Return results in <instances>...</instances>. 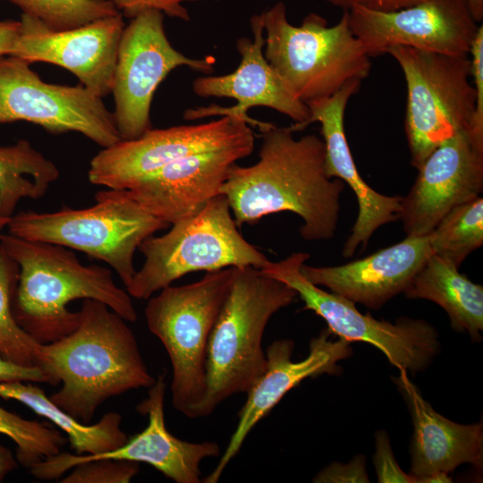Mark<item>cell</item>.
Returning <instances> with one entry per match:
<instances>
[{
    "label": "cell",
    "instance_id": "6da1fadb",
    "mask_svg": "<svg viewBox=\"0 0 483 483\" xmlns=\"http://www.w3.org/2000/svg\"><path fill=\"white\" fill-rule=\"evenodd\" d=\"M289 127L263 132L258 161L233 164L223 183V194L238 227L281 212L298 215L301 236L308 242L335 236L340 197L345 184L329 178L325 169V143L315 134L300 139Z\"/></svg>",
    "mask_w": 483,
    "mask_h": 483
},
{
    "label": "cell",
    "instance_id": "7a4b0ae2",
    "mask_svg": "<svg viewBox=\"0 0 483 483\" xmlns=\"http://www.w3.org/2000/svg\"><path fill=\"white\" fill-rule=\"evenodd\" d=\"M75 330L42 344L40 368L51 386L62 387L51 401L75 419L89 424L106 401L156 381L127 321L105 303L85 299Z\"/></svg>",
    "mask_w": 483,
    "mask_h": 483
},
{
    "label": "cell",
    "instance_id": "3957f363",
    "mask_svg": "<svg viewBox=\"0 0 483 483\" xmlns=\"http://www.w3.org/2000/svg\"><path fill=\"white\" fill-rule=\"evenodd\" d=\"M0 246L20 268L13 302L15 319L39 343L76 329L80 312L68 309L75 300H96L127 322L137 320L131 295L116 284L108 267L83 265L64 246L10 233L0 234Z\"/></svg>",
    "mask_w": 483,
    "mask_h": 483
},
{
    "label": "cell",
    "instance_id": "277c9868",
    "mask_svg": "<svg viewBox=\"0 0 483 483\" xmlns=\"http://www.w3.org/2000/svg\"><path fill=\"white\" fill-rule=\"evenodd\" d=\"M297 292L260 268L234 267L229 293L212 329L207 352V387L198 418L210 415L233 394H246L267 368L266 326Z\"/></svg>",
    "mask_w": 483,
    "mask_h": 483
},
{
    "label": "cell",
    "instance_id": "5b68a950",
    "mask_svg": "<svg viewBox=\"0 0 483 483\" xmlns=\"http://www.w3.org/2000/svg\"><path fill=\"white\" fill-rule=\"evenodd\" d=\"M260 16L267 34L264 56L301 102L330 97L347 82L369 76L370 57L349 26L347 10L333 26L315 13L294 26L283 2Z\"/></svg>",
    "mask_w": 483,
    "mask_h": 483
},
{
    "label": "cell",
    "instance_id": "8992f818",
    "mask_svg": "<svg viewBox=\"0 0 483 483\" xmlns=\"http://www.w3.org/2000/svg\"><path fill=\"white\" fill-rule=\"evenodd\" d=\"M169 225L146 211L127 190H101L84 208L55 212L20 211L8 233L84 252L111 267L125 288L136 272L134 255L148 237Z\"/></svg>",
    "mask_w": 483,
    "mask_h": 483
},
{
    "label": "cell",
    "instance_id": "52a82bcc",
    "mask_svg": "<svg viewBox=\"0 0 483 483\" xmlns=\"http://www.w3.org/2000/svg\"><path fill=\"white\" fill-rule=\"evenodd\" d=\"M234 267L208 271L197 282L166 286L148 300L144 315L172 366V403L184 416L198 418L207 387L208 340L229 293Z\"/></svg>",
    "mask_w": 483,
    "mask_h": 483
},
{
    "label": "cell",
    "instance_id": "ba28073f",
    "mask_svg": "<svg viewBox=\"0 0 483 483\" xmlns=\"http://www.w3.org/2000/svg\"><path fill=\"white\" fill-rule=\"evenodd\" d=\"M138 250L145 260L126 287L137 300L149 299L189 273L245 266L261 268L267 261L241 234L223 194L172 224L166 233L148 237Z\"/></svg>",
    "mask_w": 483,
    "mask_h": 483
},
{
    "label": "cell",
    "instance_id": "9c48e42d",
    "mask_svg": "<svg viewBox=\"0 0 483 483\" xmlns=\"http://www.w3.org/2000/svg\"><path fill=\"white\" fill-rule=\"evenodd\" d=\"M386 54L405 79V133L411 165L419 169L439 145L469 131L476 98L470 58L400 46Z\"/></svg>",
    "mask_w": 483,
    "mask_h": 483
},
{
    "label": "cell",
    "instance_id": "30bf717a",
    "mask_svg": "<svg viewBox=\"0 0 483 483\" xmlns=\"http://www.w3.org/2000/svg\"><path fill=\"white\" fill-rule=\"evenodd\" d=\"M309 257L294 252L280 261L267 260L260 269L294 289L303 309L321 317L339 338L374 345L399 369L416 373L429 365L438 350L437 333L429 323L403 318L392 324L360 312L354 302L322 290L301 274V267Z\"/></svg>",
    "mask_w": 483,
    "mask_h": 483
},
{
    "label": "cell",
    "instance_id": "8fae6325",
    "mask_svg": "<svg viewBox=\"0 0 483 483\" xmlns=\"http://www.w3.org/2000/svg\"><path fill=\"white\" fill-rule=\"evenodd\" d=\"M212 57L192 59L173 47L164 28V13L140 12L124 27L117 53L112 93L114 123L121 140L140 137L150 130V106L158 85L182 65L208 74Z\"/></svg>",
    "mask_w": 483,
    "mask_h": 483
},
{
    "label": "cell",
    "instance_id": "7c38bea8",
    "mask_svg": "<svg viewBox=\"0 0 483 483\" xmlns=\"http://www.w3.org/2000/svg\"><path fill=\"white\" fill-rule=\"evenodd\" d=\"M30 65L17 56L0 57V124L25 121L52 134L76 131L102 148L121 140L102 97L82 85L45 82Z\"/></svg>",
    "mask_w": 483,
    "mask_h": 483
},
{
    "label": "cell",
    "instance_id": "4fadbf2b",
    "mask_svg": "<svg viewBox=\"0 0 483 483\" xmlns=\"http://www.w3.org/2000/svg\"><path fill=\"white\" fill-rule=\"evenodd\" d=\"M347 11L349 26L370 58L397 46L469 55L479 27L468 0H423L393 12L360 5Z\"/></svg>",
    "mask_w": 483,
    "mask_h": 483
},
{
    "label": "cell",
    "instance_id": "5bb4252c",
    "mask_svg": "<svg viewBox=\"0 0 483 483\" xmlns=\"http://www.w3.org/2000/svg\"><path fill=\"white\" fill-rule=\"evenodd\" d=\"M253 131L239 115H223L208 123L150 129L134 140H121L102 148L90 161L91 184L127 190L142 177L187 156L214 149Z\"/></svg>",
    "mask_w": 483,
    "mask_h": 483
},
{
    "label": "cell",
    "instance_id": "9a60e30c",
    "mask_svg": "<svg viewBox=\"0 0 483 483\" xmlns=\"http://www.w3.org/2000/svg\"><path fill=\"white\" fill-rule=\"evenodd\" d=\"M165 374H160L148 388L147 398L136 407L139 413L148 416L147 427L120 447L97 454H73L62 451L38 463L33 469L34 476L41 480L58 479L81 462L114 459L147 463L176 483L202 482L201 462L219 456V445L212 441L182 440L168 431L165 421Z\"/></svg>",
    "mask_w": 483,
    "mask_h": 483
},
{
    "label": "cell",
    "instance_id": "2e32d148",
    "mask_svg": "<svg viewBox=\"0 0 483 483\" xmlns=\"http://www.w3.org/2000/svg\"><path fill=\"white\" fill-rule=\"evenodd\" d=\"M21 31L10 55L30 64L59 65L73 73L81 85L104 97L112 92L119 43L125 27L123 13L64 30L21 14Z\"/></svg>",
    "mask_w": 483,
    "mask_h": 483
},
{
    "label": "cell",
    "instance_id": "e0dca14e",
    "mask_svg": "<svg viewBox=\"0 0 483 483\" xmlns=\"http://www.w3.org/2000/svg\"><path fill=\"white\" fill-rule=\"evenodd\" d=\"M250 22L253 39L240 38L236 41V48L241 55L237 69L229 74L201 76L192 83V90L197 96L233 98L237 100L236 106L221 107L211 105L188 109L183 114L184 118L196 120L212 115H239L249 125L258 127L264 132L275 125L250 118L247 111L253 106H266L294 121L295 123L291 126L294 131L305 129L309 118L308 106L290 92L264 56L261 16H252Z\"/></svg>",
    "mask_w": 483,
    "mask_h": 483
},
{
    "label": "cell",
    "instance_id": "ac0fdd59",
    "mask_svg": "<svg viewBox=\"0 0 483 483\" xmlns=\"http://www.w3.org/2000/svg\"><path fill=\"white\" fill-rule=\"evenodd\" d=\"M417 179L402 197L400 219L407 236L429 234L454 207L473 200L483 191V148L462 131L439 145L418 169Z\"/></svg>",
    "mask_w": 483,
    "mask_h": 483
},
{
    "label": "cell",
    "instance_id": "d6986e66",
    "mask_svg": "<svg viewBox=\"0 0 483 483\" xmlns=\"http://www.w3.org/2000/svg\"><path fill=\"white\" fill-rule=\"evenodd\" d=\"M253 148L254 134L178 159L138 180L127 191L146 211L172 225L219 195L230 167Z\"/></svg>",
    "mask_w": 483,
    "mask_h": 483
},
{
    "label": "cell",
    "instance_id": "ffe728a7",
    "mask_svg": "<svg viewBox=\"0 0 483 483\" xmlns=\"http://www.w3.org/2000/svg\"><path fill=\"white\" fill-rule=\"evenodd\" d=\"M331 332L323 330L313 338L309 353L293 361L294 343L290 339L274 341L267 349V368L246 393V401L238 413V423L216 468L203 479L216 483L229 462L237 455L252 428L280 402L284 395L307 377L338 372L337 362L352 353L350 342L329 339Z\"/></svg>",
    "mask_w": 483,
    "mask_h": 483
},
{
    "label": "cell",
    "instance_id": "44dd1931",
    "mask_svg": "<svg viewBox=\"0 0 483 483\" xmlns=\"http://www.w3.org/2000/svg\"><path fill=\"white\" fill-rule=\"evenodd\" d=\"M360 80H351L330 97L306 103L309 118L305 128L312 123L321 124L325 143V169L329 178L340 179L355 193L358 216L351 233L343 247V257L351 258L360 248H366L374 233L400 217L402 197L386 196L361 178L349 147L345 130L344 114L349 100L359 92Z\"/></svg>",
    "mask_w": 483,
    "mask_h": 483
},
{
    "label": "cell",
    "instance_id": "7402d4cb",
    "mask_svg": "<svg viewBox=\"0 0 483 483\" xmlns=\"http://www.w3.org/2000/svg\"><path fill=\"white\" fill-rule=\"evenodd\" d=\"M432 254L429 234L407 236L361 259L335 267L302 264L301 272L318 286L377 309L403 292Z\"/></svg>",
    "mask_w": 483,
    "mask_h": 483
},
{
    "label": "cell",
    "instance_id": "603a6c76",
    "mask_svg": "<svg viewBox=\"0 0 483 483\" xmlns=\"http://www.w3.org/2000/svg\"><path fill=\"white\" fill-rule=\"evenodd\" d=\"M400 370L394 382L407 401L414 425L411 475L420 483L452 482L448 473L461 464L481 468L482 424L462 425L440 415L409 380L407 371Z\"/></svg>",
    "mask_w": 483,
    "mask_h": 483
},
{
    "label": "cell",
    "instance_id": "cb8c5ba5",
    "mask_svg": "<svg viewBox=\"0 0 483 483\" xmlns=\"http://www.w3.org/2000/svg\"><path fill=\"white\" fill-rule=\"evenodd\" d=\"M458 268L432 254L403 292L410 299L436 302L445 310L453 329L467 331L479 340L483 330V287Z\"/></svg>",
    "mask_w": 483,
    "mask_h": 483
},
{
    "label": "cell",
    "instance_id": "d4e9b609",
    "mask_svg": "<svg viewBox=\"0 0 483 483\" xmlns=\"http://www.w3.org/2000/svg\"><path fill=\"white\" fill-rule=\"evenodd\" d=\"M0 397L20 402L54 423L68 436L76 454L112 451L128 440L118 412H107L95 424L81 423L54 403L40 387L30 383L0 382Z\"/></svg>",
    "mask_w": 483,
    "mask_h": 483
},
{
    "label": "cell",
    "instance_id": "484cf974",
    "mask_svg": "<svg viewBox=\"0 0 483 483\" xmlns=\"http://www.w3.org/2000/svg\"><path fill=\"white\" fill-rule=\"evenodd\" d=\"M59 175L55 164L27 140L0 145V215L11 217L21 199L42 198Z\"/></svg>",
    "mask_w": 483,
    "mask_h": 483
},
{
    "label": "cell",
    "instance_id": "4316f807",
    "mask_svg": "<svg viewBox=\"0 0 483 483\" xmlns=\"http://www.w3.org/2000/svg\"><path fill=\"white\" fill-rule=\"evenodd\" d=\"M19 272L18 264L0 246V355L17 365L40 368L42 343L18 324L13 311Z\"/></svg>",
    "mask_w": 483,
    "mask_h": 483
},
{
    "label": "cell",
    "instance_id": "83f0119b",
    "mask_svg": "<svg viewBox=\"0 0 483 483\" xmlns=\"http://www.w3.org/2000/svg\"><path fill=\"white\" fill-rule=\"evenodd\" d=\"M433 254L460 267L483 244V199L452 208L429 233Z\"/></svg>",
    "mask_w": 483,
    "mask_h": 483
},
{
    "label": "cell",
    "instance_id": "f1b7e54d",
    "mask_svg": "<svg viewBox=\"0 0 483 483\" xmlns=\"http://www.w3.org/2000/svg\"><path fill=\"white\" fill-rule=\"evenodd\" d=\"M0 434L14 442L15 457L19 464L28 470L62 452L68 441L48 423L23 419L1 406Z\"/></svg>",
    "mask_w": 483,
    "mask_h": 483
},
{
    "label": "cell",
    "instance_id": "f546056e",
    "mask_svg": "<svg viewBox=\"0 0 483 483\" xmlns=\"http://www.w3.org/2000/svg\"><path fill=\"white\" fill-rule=\"evenodd\" d=\"M54 30L76 28L121 12L112 0H0Z\"/></svg>",
    "mask_w": 483,
    "mask_h": 483
},
{
    "label": "cell",
    "instance_id": "4dcf8cb0",
    "mask_svg": "<svg viewBox=\"0 0 483 483\" xmlns=\"http://www.w3.org/2000/svg\"><path fill=\"white\" fill-rule=\"evenodd\" d=\"M60 482L62 483H128L139 472L138 462L97 459L77 464Z\"/></svg>",
    "mask_w": 483,
    "mask_h": 483
},
{
    "label": "cell",
    "instance_id": "1f68e13d",
    "mask_svg": "<svg viewBox=\"0 0 483 483\" xmlns=\"http://www.w3.org/2000/svg\"><path fill=\"white\" fill-rule=\"evenodd\" d=\"M470 76L476 91L474 112L469 134L471 140L483 148V25L480 24L470 49Z\"/></svg>",
    "mask_w": 483,
    "mask_h": 483
},
{
    "label": "cell",
    "instance_id": "d6a6232c",
    "mask_svg": "<svg viewBox=\"0 0 483 483\" xmlns=\"http://www.w3.org/2000/svg\"><path fill=\"white\" fill-rule=\"evenodd\" d=\"M376 448L374 462L379 482H417L413 476L406 474L398 466L391 450L388 437L384 432L377 434Z\"/></svg>",
    "mask_w": 483,
    "mask_h": 483
},
{
    "label": "cell",
    "instance_id": "836d02e7",
    "mask_svg": "<svg viewBox=\"0 0 483 483\" xmlns=\"http://www.w3.org/2000/svg\"><path fill=\"white\" fill-rule=\"evenodd\" d=\"M119 11L127 18L132 19L140 12L157 8L173 18L184 21L190 20L186 8L182 4L183 2L199 0H112Z\"/></svg>",
    "mask_w": 483,
    "mask_h": 483
},
{
    "label": "cell",
    "instance_id": "e575fe53",
    "mask_svg": "<svg viewBox=\"0 0 483 483\" xmlns=\"http://www.w3.org/2000/svg\"><path fill=\"white\" fill-rule=\"evenodd\" d=\"M313 481L318 483L369 482L365 458L357 456L348 464L332 463L322 470Z\"/></svg>",
    "mask_w": 483,
    "mask_h": 483
},
{
    "label": "cell",
    "instance_id": "d590c367",
    "mask_svg": "<svg viewBox=\"0 0 483 483\" xmlns=\"http://www.w3.org/2000/svg\"><path fill=\"white\" fill-rule=\"evenodd\" d=\"M33 382L51 385L46 372L38 367H25L13 363L0 355V382Z\"/></svg>",
    "mask_w": 483,
    "mask_h": 483
},
{
    "label": "cell",
    "instance_id": "8d00e7d4",
    "mask_svg": "<svg viewBox=\"0 0 483 483\" xmlns=\"http://www.w3.org/2000/svg\"><path fill=\"white\" fill-rule=\"evenodd\" d=\"M326 3L348 10L353 5L380 11L393 12L414 5L423 0H324Z\"/></svg>",
    "mask_w": 483,
    "mask_h": 483
},
{
    "label": "cell",
    "instance_id": "74e56055",
    "mask_svg": "<svg viewBox=\"0 0 483 483\" xmlns=\"http://www.w3.org/2000/svg\"><path fill=\"white\" fill-rule=\"evenodd\" d=\"M20 31V21H0V57L10 55Z\"/></svg>",
    "mask_w": 483,
    "mask_h": 483
},
{
    "label": "cell",
    "instance_id": "f35d334b",
    "mask_svg": "<svg viewBox=\"0 0 483 483\" xmlns=\"http://www.w3.org/2000/svg\"><path fill=\"white\" fill-rule=\"evenodd\" d=\"M19 466L12 451L0 442V482Z\"/></svg>",
    "mask_w": 483,
    "mask_h": 483
},
{
    "label": "cell",
    "instance_id": "ab89813d",
    "mask_svg": "<svg viewBox=\"0 0 483 483\" xmlns=\"http://www.w3.org/2000/svg\"><path fill=\"white\" fill-rule=\"evenodd\" d=\"M471 13L477 22L483 19V0H468Z\"/></svg>",
    "mask_w": 483,
    "mask_h": 483
},
{
    "label": "cell",
    "instance_id": "60d3db41",
    "mask_svg": "<svg viewBox=\"0 0 483 483\" xmlns=\"http://www.w3.org/2000/svg\"><path fill=\"white\" fill-rule=\"evenodd\" d=\"M11 217H5L0 215V234L4 228L7 227Z\"/></svg>",
    "mask_w": 483,
    "mask_h": 483
}]
</instances>
